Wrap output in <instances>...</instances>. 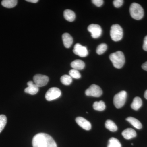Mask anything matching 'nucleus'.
<instances>
[{
  "label": "nucleus",
  "instance_id": "16",
  "mask_svg": "<svg viewBox=\"0 0 147 147\" xmlns=\"http://www.w3.org/2000/svg\"><path fill=\"white\" fill-rule=\"evenodd\" d=\"M64 17L67 21L72 22L75 20L76 15L73 11L70 9L65 10L63 13Z\"/></svg>",
  "mask_w": 147,
  "mask_h": 147
},
{
  "label": "nucleus",
  "instance_id": "22",
  "mask_svg": "<svg viewBox=\"0 0 147 147\" xmlns=\"http://www.w3.org/2000/svg\"><path fill=\"white\" fill-rule=\"evenodd\" d=\"M108 147H121V144L119 140L112 137L108 141Z\"/></svg>",
  "mask_w": 147,
  "mask_h": 147
},
{
  "label": "nucleus",
  "instance_id": "4",
  "mask_svg": "<svg viewBox=\"0 0 147 147\" xmlns=\"http://www.w3.org/2000/svg\"><path fill=\"white\" fill-rule=\"evenodd\" d=\"M110 34L113 41H119L123 36V30L119 24L113 25L111 27Z\"/></svg>",
  "mask_w": 147,
  "mask_h": 147
},
{
  "label": "nucleus",
  "instance_id": "20",
  "mask_svg": "<svg viewBox=\"0 0 147 147\" xmlns=\"http://www.w3.org/2000/svg\"><path fill=\"white\" fill-rule=\"evenodd\" d=\"M105 127L107 129L111 131H116L117 130V127L113 121L108 120L105 123Z\"/></svg>",
  "mask_w": 147,
  "mask_h": 147
},
{
  "label": "nucleus",
  "instance_id": "1",
  "mask_svg": "<svg viewBox=\"0 0 147 147\" xmlns=\"http://www.w3.org/2000/svg\"><path fill=\"white\" fill-rule=\"evenodd\" d=\"M33 147H57V144L50 135L44 133L36 134L32 140Z\"/></svg>",
  "mask_w": 147,
  "mask_h": 147
},
{
  "label": "nucleus",
  "instance_id": "15",
  "mask_svg": "<svg viewBox=\"0 0 147 147\" xmlns=\"http://www.w3.org/2000/svg\"><path fill=\"white\" fill-rule=\"evenodd\" d=\"M71 66L73 69L77 70H82L85 67V64L81 60H76L71 63Z\"/></svg>",
  "mask_w": 147,
  "mask_h": 147
},
{
  "label": "nucleus",
  "instance_id": "9",
  "mask_svg": "<svg viewBox=\"0 0 147 147\" xmlns=\"http://www.w3.org/2000/svg\"><path fill=\"white\" fill-rule=\"evenodd\" d=\"M34 84L39 87H43L47 85L49 82V78L46 75L37 74L33 77Z\"/></svg>",
  "mask_w": 147,
  "mask_h": 147
},
{
  "label": "nucleus",
  "instance_id": "31",
  "mask_svg": "<svg viewBox=\"0 0 147 147\" xmlns=\"http://www.w3.org/2000/svg\"><path fill=\"white\" fill-rule=\"evenodd\" d=\"M26 1L32 3H36L38 1V0H26Z\"/></svg>",
  "mask_w": 147,
  "mask_h": 147
},
{
  "label": "nucleus",
  "instance_id": "32",
  "mask_svg": "<svg viewBox=\"0 0 147 147\" xmlns=\"http://www.w3.org/2000/svg\"><path fill=\"white\" fill-rule=\"evenodd\" d=\"M144 97L146 99H147V90L145 92Z\"/></svg>",
  "mask_w": 147,
  "mask_h": 147
},
{
  "label": "nucleus",
  "instance_id": "29",
  "mask_svg": "<svg viewBox=\"0 0 147 147\" xmlns=\"http://www.w3.org/2000/svg\"><path fill=\"white\" fill-rule=\"evenodd\" d=\"M143 48L145 51H147V35L145 37L144 39Z\"/></svg>",
  "mask_w": 147,
  "mask_h": 147
},
{
  "label": "nucleus",
  "instance_id": "5",
  "mask_svg": "<svg viewBox=\"0 0 147 147\" xmlns=\"http://www.w3.org/2000/svg\"><path fill=\"white\" fill-rule=\"evenodd\" d=\"M127 97V93L125 91H122L116 94L114 97L113 102L117 108H122L124 105Z\"/></svg>",
  "mask_w": 147,
  "mask_h": 147
},
{
  "label": "nucleus",
  "instance_id": "6",
  "mask_svg": "<svg viewBox=\"0 0 147 147\" xmlns=\"http://www.w3.org/2000/svg\"><path fill=\"white\" fill-rule=\"evenodd\" d=\"M85 94L87 96L100 97L102 94V90L99 86L92 84L89 88L86 90Z\"/></svg>",
  "mask_w": 147,
  "mask_h": 147
},
{
  "label": "nucleus",
  "instance_id": "24",
  "mask_svg": "<svg viewBox=\"0 0 147 147\" xmlns=\"http://www.w3.org/2000/svg\"><path fill=\"white\" fill-rule=\"evenodd\" d=\"M107 48H108V46L106 44L101 43L98 46L96 50V53L98 55H102L106 51Z\"/></svg>",
  "mask_w": 147,
  "mask_h": 147
},
{
  "label": "nucleus",
  "instance_id": "11",
  "mask_svg": "<svg viewBox=\"0 0 147 147\" xmlns=\"http://www.w3.org/2000/svg\"><path fill=\"white\" fill-rule=\"evenodd\" d=\"M76 123L86 130H90L91 129L92 125L89 121L82 117H78L76 119Z\"/></svg>",
  "mask_w": 147,
  "mask_h": 147
},
{
  "label": "nucleus",
  "instance_id": "13",
  "mask_svg": "<svg viewBox=\"0 0 147 147\" xmlns=\"http://www.w3.org/2000/svg\"><path fill=\"white\" fill-rule=\"evenodd\" d=\"M62 39L65 47L69 48L73 43V40L72 37L69 34L65 33L62 35Z\"/></svg>",
  "mask_w": 147,
  "mask_h": 147
},
{
  "label": "nucleus",
  "instance_id": "28",
  "mask_svg": "<svg viewBox=\"0 0 147 147\" xmlns=\"http://www.w3.org/2000/svg\"><path fill=\"white\" fill-rule=\"evenodd\" d=\"M92 2L94 4L98 7L102 6L103 3V1L102 0H92Z\"/></svg>",
  "mask_w": 147,
  "mask_h": 147
},
{
  "label": "nucleus",
  "instance_id": "2",
  "mask_svg": "<svg viewBox=\"0 0 147 147\" xmlns=\"http://www.w3.org/2000/svg\"><path fill=\"white\" fill-rule=\"evenodd\" d=\"M109 58L114 67L116 68H121L125 63L124 55L121 51H118L112 53L109 56Z\"/></svg>",
  "mask_w": 147,
  "mask_h": 147
},
{
  "label": "nucleus",
  "instance_id": "30",
  "mask_svg": "<svg viewBox=\"0 0 147 147\" xmlns=\"http://www.w3.org/2000/svg\"><path fill=\"white\" fill-rule=\"evenodd\" d=\"M142 68L145 71H147V61L143 64L142 65Z\"/></svg>",
  "mask_w": 147,
  "mask_h": 147
},
{
  "label": "nucleus",
  "instance_id": "12",
  "mask_svg": "<svg viewBox=\"0 0 147 147\" xmlns=\"http://www.w3.org/2000/svg\"><path fill=\"white\" fill-rule=\"evenodd\" d=\"M28 87L25 89V92L26 93L31 95H34L37 93L39 90L38 87L34 84L32 81H29L27 83Z\"/></svg>",
  "mask_w": 147,
  "mask_h": 147
},
{
  "label": "nucleus",
  "instance_id": "25",
  "mask_svg": "<svg viewBox=\"0 0 147 147\" xmlns=\"http://www.w3.org/2000/svg\"><path fill=\"white\" fill-rule=\"evenodd\" d=\"M6 117L4 115H0V133L2 131L7 123Z\"/></svg>",
  "mask_w": 147,
  "mask_h": 147
},
{
  "label": "nucleus",
  "instance_id": "19",
  "mask_svg": "<svg viewBox=\"0 0 147 147\" xmlns=\"http://www.w3.org/2000/svg\"><path fill=\"white\" fill-rule=\"evenodd\" d=\"M17 4L16 0H3L2 1L1 4L6 8H11L16 6Z\"/></svg>",
  "mask_w": 147,
  "mask_h": 147
},
{
  "label": "nucleus",
  "instance_id": "7",
  "mask_svg": "<svg viewBox=\"0 0 147 147\" xmlns=\"http://www.w3.org/2000/svg\"><path fill=\"white\" fill-rule=\"evenodd\" d=\"M61 92L60 90L56 87L50 88L46 92L45 97L48 101H51L57 99L61 96Z\"/></svg>",
  "mask_w": 147,
  "mask_h": 147
},
{
  "label": "nucleus",
  "instance_id": "17",
  "mask_svg": "<svg viewBox=\"0 0 147 147\" xmlns=\"http://www.w3.org/2000/svg\"><path fill=\"white\" fill-rule=\"evenodd\" d=\"M126 120L135 128L139 129L142 128V123L137 119L130 117H127Z\"/></svg>",
  "mask_w": 147,
  "mask_h": 147
},
{
  "label": "nucleus",
  "instance_id": "18",
  "mask_svg": "<svg viewBox=\"0 0 147 147\" xmlns=\"http://www.w3.org/2000/svg\"><path fill=\"white\" fill-rule=\"evenodd\" d=\"M142 101L140 97L137 96L134 98L131 105V108L134 110H137L142 107Z\"/></svg>",
  "mask_w": 147,
  "mask_h": 147
},
{
  "label": "nucleus",
  "instance_id": "23",
  "mask_svg": "<svg viewBox=\"0 0 147 147\" xmlns=\"http://www.w3.org/2000/svg\"><path fill=\"white\" fill-rule=\"evenodd\" d=\"M61 82L64 85L68 86L72 83V78L68 75H64L61 77Z\"/></svg>",
  "mask_w": 147,
  "mask_h": 147
},
{
  "label": "nucleus",
  "instance_id": "21",
  "mask_svg": "<svg viewBox=\"0 0 147 147\" xmlns=\"http://www.w3.org/2000/svg\"><path fill=\"white\" fill-rule=\"evenodd\" d=\"M93 107L95 110L97 111H102L105 110V102L102 100L100 101H96L94 103Z\"/></svg>",
  "mask_w": 147,
  "mask_h": 147
},
{
  "label": "nucleus",
  "instance_id": "10",
  "mask_svg": "<svg viewBox=\"0 0 147 147\" xmlns=\"http://www.w3.org/2000/svg\"><path fill=\"white\" fill-rule=\"evenodd\" d=\"M73 52L75 55L82 57H85L88 55V51L87 47L79 43H76L74 45Z\"/></svg>",
  "mask_w": 147,
  "mask_h": 147
},
{
  "label": "nucleus",
  "instance_id": "8",
  "mask_svg": "<svg viewBox=\"0 0 147 147\" xmlns=\"http://www.w3.org/2000/svg\"><path fill=\"white\" fill-rule=\"evenodd\" d=\"M88 30L91 34L93 38H98L102 34V29L100 26L97 24H90L88 27Z\"/></svg>",
  "mask_w": 147,
  "mask_h": 147
},
{
  "label": "nucleus",
  "instance_id": "26",
  "mask_svg": "<svg viewBox=\"0 0 147 147\" xmlns=\"http://www.w3.org/2000/svg\"><path fill=\"white\" fill-rule=\"evenodd\" d=\"M69 75L74 79H79L81 77V74L79 71L74 69H71L69 71Z\"/></svg>",
  "mask_w": 147,
  "mask_h": 147
},
{
  "label": "nucleus",
  "instance_id": "27",
  "mask_svg": "<svg viewBox=\"0 0 147 147\" xmlns=\"http://www.w3.org/2000/svg\"><path fill=\"white\" fill-rule=\"evenodd\" d=\"M123 0H115L113 1V5L116 8H119L123 5Z\"/></svg>",
  "mask_w": 147,
  "mask_h": 147
},
{
  "label": "nucleus",
  "instance_id": "3",
  "mask_svg": "<svg viewBox=\"0 0 147 147\" xmlns=\"http://www.w3.org/2000/svg\"><path fill=\"white\" fill-rule=\"evenodd\" d=\"M129 12L132 18L135 20H141L144 16V10L141 5L137 3H132L129 8Z\"/></svg>",
  "mask_w": 147,
  "mask_h": 147
},
{
  "label": "nucleus",
  "instance_id": "14",
  "mask_svg": "<svg viewBox=\"0 0 147 147\" xmlns=\"http://www.w3.org/2000/svg\"><path fill=\"white\" fill-rule=\"evenodd\" d=\"M122 135L125 139H130L136 137L137 136V133L136 131L133 129L127 128L123 131Z\"/></svg>",
  "mask_w": 147,
  "mask_h": 147
}]
</instances>
